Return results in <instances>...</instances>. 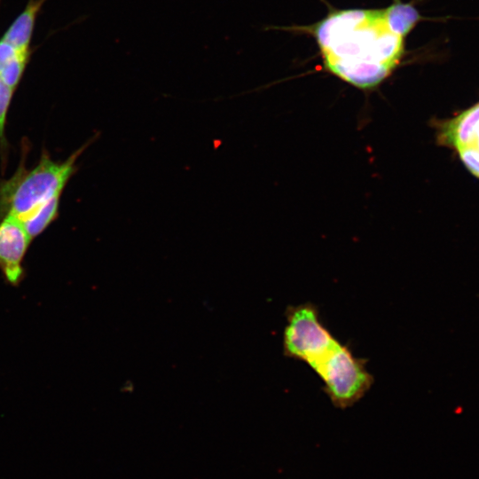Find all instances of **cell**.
I'll use <instances>...</instances> for the list:
<instances>
[{
	"mask_svg": "<svg viewBox=\"0 0 479 479\" xmlns=\"http://www.w3.org/2000/svg\"><path fill=\"white\" fill-rule=\"evenodd\" d=\"M326 69L362 90L380 85L400 63L404 37L389 27L384 9H346L329 12L308 27Z\"/></svg>",
	"mask_w": 479,
	"mask_h": 479,
	"instance_id": "cell-1",
	"label": "cell"
},
{
	"mask_svg": "<svg viewBox=\"0 0 479 479\" xmlns=\"http://www.w3.org/2000/svg\"><path fill=\"white\" fill-rule=\"evenodd\" d=\"M91 138L64 161H53L43 151L38 164L25 168V154L15 173L0 182V221L12 216L20 221L56 194H62L69 179L77 170L76 161L93 142Z\"/></svg>",
	"mask_w": 479,
	"mask_h": 479,
	"instance_id": "cell-2",
	"label": "cell"
},
{
	"mask_svg": "<svg viewBox=\"0 0 479 479\" xmlns=\"http://www.w3.org/2000/svg\"><path fill=\"white\" fill-rule=\"evenodd\" d=\"M324 383L332 404L341 409L352 406L370 390L374 382L366 360L356 357L340 342L313 369Z\"/></svg>",
	"mask_w": 479,
	"mask_h": 479,
	"instance_id": "cell-3",
	"label": "cell"
},
{
	"mask_svg": "<svg viewBox=\"0 0 479 479\" xmlns=\"http://www.w3.org/2000/svg\"><path fill=\"white\" fill-rule=\"evenodd\" d=\"M285 317L284 355L306 363L313 370L339 341L323 324L312 302L287 306Z\"/></svg>",
	"mask_w": 479,
	"mask_h": 479,
	"instance_id": "cell-4",
	"label": "cell"
},
{
	"mask_svg": "<svg viewBox=\"0 0 479 479\" xmlns=\"http://www.w3.org/2000/svg\"><path fill=\"white\" fill-rule=\"evenodd\" d=\"M434 125L437 142L454 150L465 167L479 178V102Z\"/></svg>",
	"mask_w": 479,
	"mask_h": 479,
	"instance_id": "cell-5",
	"label": "cell"
},
{
	"mask_svg": "<svg viewBox=\"0 0 479 479\" xmlns=\"http://www.w3.org/2000/svg\"><path fill=\"white\" fill-rule=\"evenodd\" d=\"M32 241L21 222L12 216L0 221V270L8 284L18 286L23 279V261Z\"/></svg>",
	"mask_w": 479,
	"mask_h": 479,
	"instance_id": "cell-6",
	"label": "cell"
},
{
	"mask_svg": "<svg viewBox=\"0 0 479 479\" xmlns=\"http://www.w3.org/2000/svg\"><path fill=\"white\" fill-rule=\"evenodd\" d=\"M45 0H29L25 9L13 20L2 39L20 51H30V43L37 14Z\"/></svg>",
	"mask_w": 479,
	"mask_h": 479,
	"instance_id": "cell-7",
	"label": "cell"
},
{
	"mask_svg": "<svg viewBox=\"0 0 479 479\" xmlns=\"http://www.w3.org/2000/svg\"><path fill=\"white\" fill-rule=\"evenodd\" d=\"M384 12L391 30L404 38L421 20H425L412 3L401 0H393Z\"/></svg>",
	"mask_w": 479,
	"mask_h": 479,
	"instance_id": "cell-8",
	"label": "cell"
},
{
	"mask_svg": "<svg viewBox=\"0 0 479 479\" xmlns=\"http://www.w3.org/2000/svg\"><path fill=\"white\" fill-rule=\"evenodd\" d=\"M60 196L61 194L54 195L20 220L32 240L43 232L57 219Z\"/></svg>",
	"mask_w": 479,
	"mask_h": 479,
	"instance_id": "cell-9",
	"label": "cell"
},
{
	"mask_svg": "<svg viewBox=\"0 0 479 479\" xmlns=\"http://www.w3.org/2000/svg\"><path fill=\"white\" fill-rule=\"evenodd\" d=\"M14 90L0 77V156L3 169H4L8 151V142L5 135L7 114Z\"/></svg>",
	"mask_w": 479,
	"mask_h": 479,
	"instance_id": "cell-10",
	"label": "cell"
},
{
	"mask_svg": "<svg viewBox=\"0 0 479 479\" xmlns=\"http://www.w3.org/2000/svg\"><path fill=\"white\" fill-rule=\"evenodd\" d=\"M20 51L6 41L0 40V72L17 57Z\"/></svg>",
	"mask_w": 479,
	"mask_h": 479,
	"instance_id": "cell-11",
	"label": "cell"
}]
</instances>
